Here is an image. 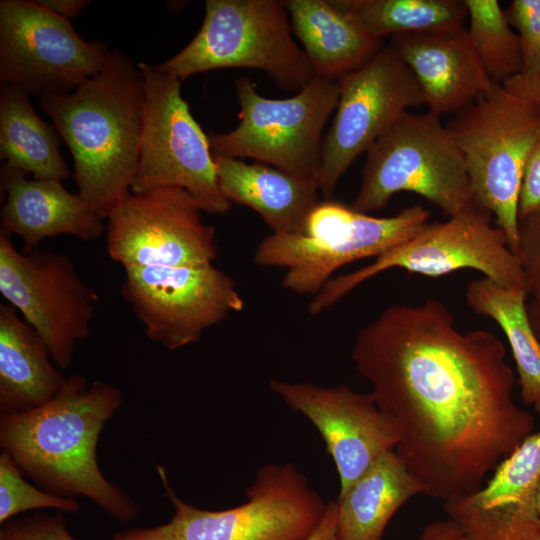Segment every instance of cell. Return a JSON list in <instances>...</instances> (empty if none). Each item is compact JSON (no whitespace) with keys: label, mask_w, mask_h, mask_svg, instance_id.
<instances>
[{"label":"cell","mask_w":540,"mask_h":540,"mask_svg":"<svg viewBox=\"0 0 540 540\" xmlns=\"http://www.w3.org/2000/svg\"><path fill=\"white\" fill-rule=\"evenodd\" d=\"M351 359L399 433L395 452L422 494L443 502L480 489L533 433L493 332L460 331L438 299L394 304L364 325Z\"/></svg>","instance_id":"cell-1"},{"label":"cell","mask_w":540,"mask_h":540,"mask_svg":"<svg viewBox=\"0 0 540 540\" xmlns=\"http://www.w3.org/2000/svg\"><path fill=\"white\" fill-rule=\"evenodd\" d=\"M123 403L116 386L81 374L68 377L50 401L0 416V446L45 491L86 497L121 523L139 514L136 502L101 472L97 445L105 424Z\"/></svg>","instance_id":"cell-2"},{"label":"cell","mask_w":540,"mask_h":540,"mask_svg":"<svg viewBox=\"0 0 540 540\" xmlns=\"http://www.w3.org/2000/svg\"><path fill=\"white\" fill-rule=\"evenodd\" d=\"M144 98L140 68L119 51L73 92L40 98L71 152L78 193L105 219L131 194Z\"/></svg>","instance_id":"cell-3"},{"label":"cell","mask_w":540,"mask_h":540,"mask_svg":"<svg viewBox=\"0 0 540 540\" xmlns=\"http://www.w3.org/2000/svg\"><path fill=\"white\" fill-rule=\"evenodd\" d=\"M157 471L174 510L171 519L119 531L113 540H308L328 504L293 463L261 467L245 490L247 501L223 510L187 503L171 487L165 467Z\"/></svg>","instance_id":"cell-4"},{"label":"cell","mask_w":540,"mask_h":540,"mask_svg":"<svg viewBox=\"0 0 540 540\" xmlns=\"http://www.w3.org/2000/svg\"><path fill=\"white\" fill-rule=\"evenodd\" d=\"M445 125L464 158L474 201L494 216L516 253L518 198L540 139V106L493 84Z\"/></svg>","instance_id":"cell-5"},{"label":"cell","mask_w":540,"mask_h":540,"mask_svg":"<svg viewBox=\"0 0 540 540\" xmlns=\"http://www.w3.org/2000/svg\"><path fill=\"white\" fill-rule=\"evenodd\" d=\"M158 67L181 81L215 69H256L296 93L314 77L293 39L286 5L278 0H206L198 33Z\"/></svg>","instance_id":"cell-6"},{"label":"cell","mask_w":540,"mask_h":540,"mask_svg":"<svg viewBox=\"0 0 540 540\" xmlns=\"http://www.w3.org/2000/svg\"><path fill=\"white\" fill-rule=\"evenodd\" d=\"M428 218L429 211L421 205L376 217L340 202H319L302 233L272 232L257 246L253 261L286 268L283 287L314 296L339 268L380 256L420 231Z\"/></svg>","instance_id":"cell-7"},{"label":"cell","mask_w":540,"mask_h":540,"mask_svg":"<svg viewBox=\"0 0 540 540\" xmlns=\"http://www.w3.org/2000/svg\"><path fill=\"white\" fill-rule=\"evenodd\" d=\"M350 205L380 210L399 192L415 193L451 217L474 202L464 158L440 115L404 113L368 149Z\"/></svg>","instance_id":"cell-8"},{"label":"cell","mask_w":540,"mask_h":540,"mask_svg":"<svg viewBox=\"0 0 540 540\" xmlns=\"http://www.w3.org/2000/svg\"><path fill=\"white\" fill-rule=\"evenodd\" d=\"M391 269L428 277L470 269L504 287L526 289L519 256L511 249L505 233L492 223V214L474 201L444 222L427 223L372 263L332 277L313 296L309 313L326 311L363 282Z\"/></svg>","instance_id":"cell-9"},{"label":"cell","mask_w":540,"mask_h":540,"mask_svg":"<svg viewBox=\"0 0 540 540\" xmlns=\"http://www.w3.org/2000/svg\"><path fill=\"white\" fill-rule=\"evenodd\" d=\"M235 88L240 122L229 132L208 134L213 156L254 159L295 176L316 178L322 133L336 110L339 82L313 77L284 99L262 96L249 78L238 79Z\"/></svg>","instance_id":"cell-10"},{"label":"cell","mask_w":540,"mask_h":540,"mask_svg":"<svg viewBox=\"0 0 540 540\" xmlns=\"http://www.w3.org/2000/svg\"><path fill=\"white\" fill-rule=\"evenodd\" d=\"M144 110L137 170L131 193L178 187L203 212L225 214L232 203L220 191L208 135L181 94V80L158 66L140 63Z\"/></svg>","instance_id":"cell-11"},{"label":"cell","mask_w":540,"mask_h":540,"mask_svg":"<svg viewBox=\"0 0 540 540\" xmlns=\"http://www.w3.org/2000/svg\"><path fill=\"white\" fill-rule=\"evenodd\" d=\"M0 293L41 336L54 363L69 368L77 343L91 334L99 299L70 257L40 247L19 251L0 232Z\"/></svg>","instance_id":"cell-12"},{"label":"cell","mask_w":540,"mask_h":540,"mask_svg":"<svg viewBox=\"0 0 540 540\" xmlns=\"http://www.w3.org/2000/svg\"><path fill=\"white\" fill-rule=\"evenodd\" d=\"M109 54L37 0L0 1L1 84L39 98L67 94L98 74Z\"/></svg>","instance_id":"cell-13"},{"label":"cell","mask_w":540,"mask_h":540,"mask_svg":"<svg viewBox=\"0 0 540 540\" xmlns=\"http://www.w3.org/2000/svg\"><path fill=\"white\" fill-rule=\"evenodd\" d=\"M338 82L336 113L323 138L316 175L320 193L327 197L352 163L408 108L424 104L415 76L391 44Z\"/></svg>","instance_id":"cell-14"},{"label":"cell","mask_w":540,"mask_h":540,"mask_svg":"<svg viewBox=\"0 0 540 540\" xmlns=\"http://www.w3.org/2000/svg\"><path fill=\"white\" fill-rule=\"evenodd\" d=\"M121 294L146 337L177 350L244 308L235 280L214 264L124 268Z\"/></svg>","instance_id":"cell-15"},{"label":"cell","mask_w":540,"mask_h":540,"mask_svg":"<svg viewBox=\"0 0 540 540\" xmlns=\"http://www.w3.org/2000/svg\"><path fill=\"white\" fill-rule=\"evenodd\" d=\"M201 212L182 188L131 193L106 218L107 253L123 268L214 264L215 228Z\"/></svg>","instance_id":"cell-16"},{"label":"cell","mask_w":540,"mask_h":540,"mask_svg":"<svg viewBox=\"0 0 540 540\" xmlns=\"http://www.w3.org/2000/svg\"><path fill=\"white\" fill-rule=\"evenodd\" d=\"M269 387L318 430L339 477V495L384 453L395 450L399 433L371 392L346 385L271 379Z\"/></svg>","instance_id":"cell-17"},{"label":"cell","mask_w":540,"mask_h":540,"mask_svg":"<svg viewBox=\"0 0 540 540\" xmlns=\"http://www.w3.org/2000/svg\"><path fill=\"white\" fill-rule=\"evenodd\" d=\"M540 431L530 434L475 492L444 502L467 540H538Z\"/></svg>","instance_id":"cell-18"},{"label":"cell","mask_w":540,"mask_h":540,"mask_svg":"<svg viewBox=\"0 0 540 540\" xmlns=\"http://www.w3.org/2000/svg\"><path fill=\"white\" fill-rule=\"evenodd\" d=\"M390 44L415 76L428 110L440 116L457 113L494 84L465 26L395 35Z\"/></svg>","instance_id":"cell-19"},{"label":"cell","mask_w":540,"mask_h":540,"mask_svg":"<svg viewBox=\"0 0 540 540\" xmlns=\"http://www.w3.org/2000/svg\"><path fill=\"white\" fill-rule=\"evenodd\" d=\"M1 190L6 201L1 210L0 232L23 240V252L59 235L93 241L106 232V220L77 192L59 180L27 179L22 170L2 165Z\"/></svg>","instance_id":"cell-20"},{"label":"cell","mask_w":540,"mask_h":540,"mask_svg":"<svg viewBox=\"0 0 540 540\" xmlns=\"http://www.w3.org/2000/svg\"><path fill=\"white\" fill-rule=\"evenodd\" d=\"M220 191L231 203L257 212L274 233H302L319 203L316 178L299 177L273 166L214 157Z\"/></svg>","instance_id":"cell-21"},{"label":"cell","mask_w":540,"mask_h":540,"mask_svg":"<svg viewBox=\"0 0 540 540\" xmlns=\"http://www.w3.org/2000/svg\"><path fill=\"white\" fill-rule=\"evenodd\" d=\"M37 331L0 304V412L22 413L54 398L67 382Z\"/></svg>","instance_id":"cell-22"},{"label":"cell","mask_w":540,"mask_h":540,"mask_svg":"<svg viewBox=\"0 0 540 540\" xmlns=\"http://www.w3.org/2000/svg\"><path fill=\"white\" fill-rule=\"evenodd\" d=\"M293 34L314 77L338 81L369 61L383 46L330 0H286Z\"/></svg>","instance_id":"cell-23"},{"label":"cell","mask_w":540,"mask_h":540,"mask_svg":"<svg viewBox=\"0 0 540 540\" xmlns=\"http://www.w3.org/2000/svg\"><path fill=\"white\" fill-rule=\"evenodd\" d=\"M422 494L395 450L381 455L336 500L338 540H382L394 514Z\"/></svg>","instance_id":"cell-24"},{"label":"cell","mask_w":540,"mask_h":540,"mask_svg":"<svg viewBox=\"0 0 540 540\" xmlns=\"http://www.w3.org/2000/svg\"><path fill=\"white\" fill-rule=\"evenodd\" d=\"M58 132L35 112L29 95L1 84L0 156L5 165L34 179L62 181L71 172L59 151Z\"/></svg>","instance_id":"cell-25"},{"label":"cell","mask_w":540,"mask_h":540,"mask_svg":"<svg viewBox=\"0 0 540 540\" xmlns=\"http://www.w3.org/2000/svg\"><path fill=\"white\" fill-rule=\"evenodd\" d=\"M465 299L472 311L502 329L516 364L521 399L540 412V342L527 314L526 289L504 287L483 277L468 283Z\"/></svg>","instance_id":"cell-26"},{"label":"cell","mask_w":540,"mask_h":540,"mask_svg":"<svg viewBox=\"0 0 540 540\" xmlns=\"http://www.w3.org/2000/svg\"><path fill=\"white\" fill-rule=\"evenodd\" d=\"M369 36L430 33L459 28L468 17L464 0H337Z\"/></svg>","instance_id":"cell-27"},{"label":"cell","mask_w":540,"mask_h":540,"mask_svg":"<svg viewBox=\"0 0 540 540\" xmlns=\"http://www.w3.org/2000/svg\"><path fill=\"white\" fill-rule=\"evenodd\" d=\"M468 32L482 65L494 84L503 85L522 72L519 37L498 0H464Z\"/></svg>","instance_id":"cell-28"},{"label":"cell","mask_w":540,"mask_h":540,"mask_svg":"<svg viewBox=\"0 0 540 540\" xmlns=\"http://www.w3.org/2000/svg\"><path fill=\"white\" fill-rule=\"evenodd\" d=\"M21 468L6 452L0 453V523L38 509H54L75 514L80 505L75 498L58 496L36 487L24 477Z\"/></svg>","instance_id":"cell-29"},{"label":"cell","mask_w":540,"mask_h":540,"mask_svg":"<svg viewBox=\"0 0 540 540\" xmlns=\"http://www.w3.org/2000/svg\"><path fill=\"white\" fill-rule=\"evenodd\" d=\"M517 30L522 54V74L540 71V0H513L504 10Z\"/></svg>","instance_id":"cell-30"},{"label":"cell","mask_w":540,"mask_h":540,"mask_svg":"<svg viewBox=\"0 0 540 540\" xmlns=\"http://www.w3.org/2000/svg\"><path fill=\"white\" fill-rule=\"evenodd\" d=\"M0 540H77L59 514L36 513L3 523Z\"/></svg>","instance_id":"cell-31"},{"label":"cell","mask_w":540,"mask_h":540,"mask_svg":"<svg viewBox=\"0 0 540 540\" xmlns=\"http://www.w3.org/2000/svg\"><path fill=\"white\" fill-rule=\"evenodd\" d=\"M516 254L523 267L528 298L540 300V210L519 221Z\"/></svg>","instance_id":"cell-32"},{"label":"cell","mask_w":540,"mask_h":540,"mask_svg":"<svg viewBox=\"0 0 540 540\" xmlns=\"http://www.w3.org/2000/svg\"><path fill=\"white\" fill-rule=\"evenodd\" d=\"M538 210H540V139L534 145L524 168L518 198V220Z\"/></svg>","instance_id":"cell-33"},{"label":"cell","mask_w":540,"mask_h":540,"mask_svg":"<svg viewBox=\"0 0 540 540\" xmlns=\"http://www.w3.org/2000/svg\"><path fill=\"white\" fill-rule=\"evenodd\" d=\"M503 86L511 93L540 106V71L533 74H518Z\"/></svg>","instance_id":"cell-34"},{"label":"cell","mask_w":540,"mask_h":540,"mask_svg":"<svg viewBox=\"0 0 540 540\" xmlns=\"http://www.w3.org/2000/svg\"><path fill=\"white\" fill-rule=\"evenodd\" d=\"M419 540H467L460 528L449 518L428 524Z\"/></svg>","instance_id":"cell-35"},{"label":"cell","mask_w":540,"mask_h":540,"mask_svg":"<svg viewBox=\"0 0 540 540\" xmlns=\"http://www.w3.org/2000/svg\"><path fill=\"white\" fill-rule=\"evenodd\" d=\"M337 502L329 501L325 514L308 540H338L337 538Z\"/></svg>","instance_id":"cell-36"},{"label":"cell","mask_w":540,"mask_h":540,"mask_svg":"<svg viewBox=\"0 0 540 540\" xmlns=\"http://www.w3.org/2000/svg\"><path fill=\"white\" fill-rule=\"evenodd\" d=\"M47 10L70 19L76 17L90 2L87 0H37Z\"/></svg>","instance_id":"cell-37"},{"label":"cell","mask_w":540,"mask_h":540,"mask_svg":"<svg viewBox=\"0 0 540 540\" xmlns=\"http://www.w3.org/2000/svg\"><path fill=\"white\" fill-rule=\"evenodd\" d=\"M526 309L532 328L540 342V300L528 298Z\"/></svg>","instance_id":"cell-38"},{"label":"cell","mask_w":540,"mask_h":540,"mask_svg":"<svg viewBox=\"0 0 540 540\" xmlns=\"http://www.w3.org/2000/svg\"><path fill=\"white\" fill-rule=\"evenodd\" d=\"M537 510H538V514L540 516V486H539L538 494H537Z\"/></svg>","instance_id":"cell-39"},{"label":"cell","mask_w":540,"mask_h":540,"mask_svg":"<svg viewBox=\"0 0 540 540\" xmlns=\"http://www.w3.org/2000/svg\"><path fill=\"white\" fill-rule=\"evenodd\" d=\"M538 540H540V538Z\"/></svg>","instance_id":"cell-40"}]
</instances>
